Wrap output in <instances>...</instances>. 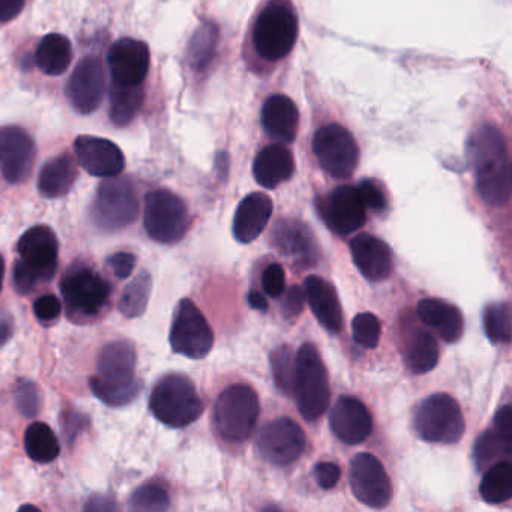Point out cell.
Segmentation results:
<instances>
[{"instance_id":"19","label":"cell","mask_w":512,"mask_h":512,"mask_svg":"<svg viewBox=\"0 0 512 512\" xmlns=\"http://www.w3.org/2000/svg\"><path fill=\"white\" fill-rule=\"evenodd\" d=\"M32 137L19 127H0V169L10 184L28 178L34 163Z\"/></svg>"},{"instance_id":"28","label":"cell","mask_w":512,"mask_h":512,"mask_svg":"<svg viewBox=\"0 0 512 512\" xmlns=\"http://www.w3.org/2000/svg\"><path fill=\"white\" fill-rule=\"evenodd\" d=\"M293 172H295V161H293L292 152L286 146H268L262 149L254 160V178L257 184L269 190L289 181Z\"/></svg>"},{"instance_id":"6","label":"cell","mask_w":512,"mask_h":512,"mask_svg":"<svg viewBox=\"0 0 512 512\" xmlns=\"http://www.w3.org/2000/svg\"><path fill=\"white\" fill-rule=\"evenodd\" d=\"M293 392L299 413L305 421H316L328 409L331 401L328 371L313 344H302L296 353Z\"/></svg>"},{"instance_id":"4","label":"cell","mask_w":512,"mask_h":512,"mask_svg":"<svg viewBox=\"0 0 512 512\" xmlns=\"http://www.w3.org/2000/svg\"><path fill=\"white\" fill-rule=\"evenodd\" d=\"M61 292L68 319L86 323L98 319L109 307L112 287L98 272L80 263L65 272Z\"/></svg>"},{"instance_id":"43","label":"cell","mask_w":512,"mask_h":512,"mask_svg":"<svg viewBox=\"0 0 512 512\" xmlns=\"http://www.w3.org/2000/svg\"><path fill=\"white\" fill-rule=\"evenodd\" d=\"M17 407L26 418H34L40 410V395L34 383L22 382L16 392Z\"/></svg>"},{"instance_id":"34","label":"cell","mask_w":512,"mask_h":512,"mask_svg":"<svg viewBox=\"0 0 512 512\" xmlns=\"http://www.w3.org/2000/svg\"><path fill=\"white\" fill-rule=\"evenodd\" d=\"M218 37H220V32H218L217 25L212 22L203 23L194 32L190 46H188V62L194 70H205L211 64L215 50H217Z\"/></svg>"},{"instance_id":"14","label":"cell","mask_w":512,"mask_h":512,"mask_svg":"<svg viewBox=\"0 0 512 512\" xmlns=\"http://www.w3.org/2000/svg\"><path fill=\"white\" fill-rule=\"evenodd\" d=\"M305 445L304 431L290 418L268 422L257 437V449L263 460L277 467H287L299 460Z\"/></svg>"},{"instance_id":"51","label":"cell","mask_w":512,"mask_h":512,"mask_svg":"<svg viewBox=\"0 0 512 512\" xmlns=\"http://www.w3.org/2000/svg\"><path fill=\"white\" fill-rule=\"evenodd\" d=\"M13 332V317L7 313H0V347L5 346L10 341V338L13 337Z\"/></svg>"},{"instance_id":"33","label":"cell","mask_w":512,"mask_h":512,"mask_svg":"<svg viewBox=\"0 0 512 512\" xmlns=\"http://www.w3.org/2000/svg\"><path fill=\"white\" fill-rule=\"evenodd\" d=\"M482 499L491 505L506 502L512 496V464L509 460L493 464L479 485Z\"/></svg>"},{"instance_id":"24","label":"cell","mask_w":512,"mask_h":512,"mask_svg":"<svg viewBox=\"0 0 512 512\" xmlns=\"http://www.w3.org/2000/svg\"><path fill=\"white\" fill-rule=\"evenodd\" d=\"M274 205L266 194L253 193L245 197L236 209L233 236L242 244H250L262 235L271 220Z\"/></svg>"},{"instance_id":"35","label":"cell","mask_w":512,"mask_h":512,"mask_svg":"<svg viewBox=\"0 0 512 512\" xmlns=\"http://www.w3.org/2000/svg\"><path fill=\"white\" fill-rule=\"evenodd\" d=\"M407 367L412 373L425 374L439 362V346L436 338L427 331H419L410 343L407 352Z\"/></svg>"},{"instance_id":"22","label":"cell","mask_w":512,"mask_h":512,"mask_svg":"<svg viewBox=\"0 0 512 512\" xmlns=\"http://www.w3.org/2000/svg\"><path fill=\"white\" fill-rule=\"evenodd\" d=\"M353 262L368 281L386 280L392 272V254L382 239L359 235L350 242Z\"/></svg>"},{"instance_id":"26","label":"cell","mask_w":512,"mask_h":512,"mask_svg":"<svg viewBox=\"0 0 512 512\" xmlns=\"http://www.w3.org/2000/svg\"><path fill=\"white\" fill-rule=\"evenodd\" d=\"M416 313L422 323L434 329L446 343H455L463 335V314L457 307L442 299H422L416 307Z\"/></svg>"},{"instance_id":"7","label":"cell","mask_w":512,"mask_h":512,"mask_svg":"<svg viewBox=\"0 0 512 512\" xmlns=\"http://www.w3.org/2000/svg\"><path fill=\"white\" fill-rule=\"evenodd\" d=\"M259 413V397L253 388L247 385L229 386L215 403V428L227 442H245L256 428Z\"/></svg>"},{"instance_id":"15","label":"cell","mask_w":512,"mask_h":512,"mask_svg":"<svg viewBox=\"0 0 512 512\" xmlns=\"http://www.w3.org/2000/svg\"><path fill=\"white\" fill-rule=\"evenodd\" d=\"M353 496L370 508H385L392 497V485L379 458L368 452L356 455L350 464Z\"/></svg>"},{"instance_id":"42","label":"cell","mask_w":512,"mask_h":512,"mask_svg":"<svg viewBox=\"0 0 512 512\" xmlns=\"http://www.w3.org/2000/svg\"><path fill=\"white\" fill-rule=\"evenodd\" d=\"M356 188H358L359 197H361L365 209H370L373 212L385 211L386 196L382 187L376 181L364 179Z\"/></svg>"},{"instance_id":"12","label":"cell","mask_w":512,"mask_h":512,"mask_svg":"<svg viewBox=\"0 0 512 512\" xmlns=\"http://www.w3.org/2000/svg\"><path fill=\"white\" fill-rule=\"evenodd\" d=\"M170 346L175 353L190 359H202L214 346V332L200 308L191 299L178 304L170 329Z\"/></svg>"},{"instance_id":"38","label":"cell","mask_w":512,"mask_h":512,"mask_svg":"<svg viewBox=\"0 0 512 512\" xmlns=\"http://www.w3.org/2000/svg\"><path fill=\"white\" fill-rule=\"evenodd\" d=\"M500 455H511V439H506L496 430L485 431L475 443V461L478 469H484Z\"/></svg>"},{"instance_id":"20","label":"cell","mask_w":512,"mask_h":512,"mask_svg":"<svg viewBox=\"0 0 512 512\" xmlns=\"http://www.w3.org/2000/svg\"><path fill=\"white\" fill-rule=\"evenodd\" d=\"M80 166L97 178H115L125 169V157L121 149L100 137L80 136L74 143Z\"/></svg>"},{"instance_id":"52","label":"cell","mask_w":512,"mask_h":512,"mask_svg":"<svg viewBox=\"0 0 512 512\" xmlns=\"http://www.w3.org/2000/svg\"><path fill=\"white\" fill-rule=\"evenodd\" d=\"M248 302H250L254 310L263 311V313L268 310V301H266L265 296L260 292H251L250 295H248Z\"/></svg>"},{"instance_id":"25","label":"cell","mask_w":512,"mask_h":512,"mask_svg":"<svg viewBox=\"0 0 512 512\" xmlns=\"http://www.w3.org/2000/svg\"><path fill=\"white\" fill-rule=\"evenodd\" d=\"M275 248L284 256L311 265L319 257L316 239L305 224L299 221H278L272 235Z\"/></svg>"},{"instance_id":"31","label":"cell","mask_w":512,"mask_h":512,"mask_svg":"<svg viewBox=\"0 0 512 512\" xmlns=\"http://www.w3.org/2000/svg\"><path fill=\"white\" fill-rule=\"evenodd\" d=\"M143 92L142 85L121 86L113 83L110 91V119L118 127H125L136 118L142 109Z\"/></svg>"},{"instance_id":"9","label":"cell","mask_w":512,"mask_h":512,"mask_svg":"<svg viewBox=\"0 0 512 512\" xmlns=\"http://www.w3.org/2000/svg\"><path fill=\"white\" fill-rule=\"evenodd\" d=\"M415 428L425 442L451 445L463 437L466 424L460 404L451 395L434 394L419 404Z\"/></svg>"},{"instance_id":"2","label":"cell","mask_w":512,"mask_h":512,"mask_svg":"<svg viewBox=\"0 0 512 512\" xmlns=\"http://www.w3.org/2000/svg\"><path fill=\"white\" fill-rule=\"evenodd\" d=\"M136 349L130 341H113L101 349L97 374L91 377L92 392L107 406H127L139 395Z\"/></svg>"},{"instance_id":"39","label":"cell","mask_w":512,"mask_h":512,"mask_svg":"<svg viewBox=\"0 0 512 512\" xmlns=\"http://www.w3.org/2000/svg\"><path fill=\"white\" fill-rule=\"evenodd\" d=\"M272 374L275 383L284 394H292L295 382L296 355L287 346H281L271 355Z\"/></svg>"},{"instance_id":"47","label":"cell","mask_w":512,"mask_h":512,"mask_svg":"<svg viewBox=\"0 0 512 512\" xmlns=\"http://www.w3.org/2000/svg\"><path fill=\"white\" fill-rule=\"evenodd\" d=\"M314 476H316L317 484L323 490H331L340 481L341 469L331 461H323V463L316 464V467H314Z\"/></svg>"},{"instance_id":"45","label":"cell","mask_w":512,"mask_h":512,"mask_svg":"<svg viewBox=\"0 0 512 512\" xmlns=\"http://www.w3.org/2000/svg\"><path fill=\"white\" fill-rule=\"evenodd\" d=\"M34 313L41 323H52L61 316L62 302L58 296L43 295L35 301Z\"/></svg>"},{"instance_id":"30","label":"cell","mask_w":512,"mask_h":512,"mask_svg":"<svg viewBox=\"0 0 512 512\" xmlns=\"http://www.w3.org/2000/svg\"><path fill=\"white\" fill-rule=\"evenodd\" d=\"M73 61V47L64 35L50 34L38 44L35 62L47 76H61Z\"/></svg>"},{"instance_id":"8","label":"cell","mask_w":512,"mask_h":512,"mask_svg":"<svg viewBox=\"0 0 512 512\" xmlns=\"http://www.w3.org/2000/svg\"><path fill=\"white\" fill-rule=\"evenodd\" d=\"M298 38V17L286 2L275 0L260 13L254 25L257 53L266 61H280L292 52Z\"/></svg>"},{"instance_id":"36","label":"cell","mask_w":512,"mask_h":512,"mask_svg":"<svg viewBox=\"0 0 512 512\" xmlns=\"http://www.w3.org/2000/svg\"><path fill=\"white\" fill-rule=\"evenodd\" d=\"M151 292L152 277L148 272H142L125 287L121 301H119V310L128 319L142 316L148 307Z\"/></svg>"},{"instance_id":"16","label":"cell","mask_w":512,"mask_h":512,"mask_svg":"<svg viewBox=\"0 0 512 512\" xmlns=\"http://www.w3.org/2000/svg\"><path fill=\"white\" fill-rule=\"evenodd\" d=\"M106 94V71L98 56H86L77 64L67 86V97L77 112L88 115L101 106Z\"/></svg>"},{"instance_id":"13","label":"cell","mask_w":512,"mask_h":512,"mask_svg":"<svg viewBox=\"0 0 512 512\" xmlns=\"http://www.w3.org/2000/svg\"><path fill=\"white\" fill-rule=\"evenodd\" d=\"M313 149L322 169L334 178H349L358 166V146L352 134L341 125L320 128L314 136Z\"/></svg>"},{"instance_id":"21","label":"cell","mask_w":512,"mask_h":512,"mask_svg":"<svg viewBox=\"0 0 512 512\" xmlns=\"http://www.w3.org/2000/svg\"><path fill=\"white\" fill-rule=\"evenodd\" d=\"M332 433L346 443L359 445L370 437L373 418L365 404L355 397H340L332 407L329 418Z\"/></svg>"},{"instance_id":"41","label":"cell","mask_w":512,"mask_h":512,"mask_svg":"<svg viewBox=\"0 0 512 512\" xmlns=\"http://www.w3.org/2000/svg\"><path fill=\"white\" fill-rule=\"evenodd\" d=\"M353 340L364 349H374L380 341V322L374 314L361 313L353 319Z\"/></svg>"},{"instance_id":"18","label":"cell","mask_w":512,"mask_h":512,"mask_svg":"<svg viewBox=\"0 0 512 512\" xmlns=\"http://www.w3.org/2000/svg\"><path fill=\"white\" fill-rule=\"evenodd\" d=\"M365 211L358 188L350 185L335 188L320 206L323 220L338 235H350L361 229L367 220Z\"/></svg>"},{"instance_id":"40","label":"cell","mask_w":512,"mask_h":512,"mask_svg":"<svg viewBox=\"0 0 512 512\" xmlns=\"http://www.w3.org/2000/svg\"><path fill=\"white\" fill-rule=\"evenodd\" d=\"M169 505V494L158 484L142 485L130 499V508L134 511H166Z\"/></svg>"},{"instance_id":"37","label":"cell","mask_w":512,"mask_h":512,"mask_svg":"<svg viewBox=\"0 0 512 512\" xmlns=\"http://www.w3.org/2000/svg\"><path fill=\"white\" fill-rule=\"evenodd\" d=\"M484 329L491 343L508 344L511 341V308L506 302L491 304L484 311Z\"/></svg>"},{"instance_id":"29","label":"cell","mask_w":512,"mask_h":512,"mask_svg":"<svg viewBox=\"0 0 512 512\" xmlns=\"http://www.w3.org/2000/svg\"><path fill=\"white\" fill-rule=\"evenodd\" d=\"M77 176L79 172L73 158L68 154L59 155L44 164L38 179V188L47 199H58L73 188Z\"/></svg>"},{"instance_id":"17","label":"cell","mask_w":512,"mask_h":512,"mask_svg":"<svg viewBox=\"0 0 512 512\" xmlns=\"http://www.w3.org/2000/svg\"><path fill=\"white\" fill-rule=\"evenodd\" d=\"M107 62L115 85L139 86L148 76L151 55L142 41L122 38L110 47Z\"/></svg>"},{"instance_id":"49","label":"cell","mask_w":512,"mask_h":512,"mask_svg":"<svg viewBox=\"0 0 512 512\" xmlns=\"http://www.w3.org/2000/svg\"><path fill=\"white\" fill-rule=\"evenodd\" d=\"M494 430L499 431L506 439L512 437V407L509 404L503 406L494 418Z\"/></svg>"},{"instance_id":"48","label":"cell","mask_w":512,"mask_h":512,"mask_svg":"<svg viewBox=\"0 0 512 512\" xmlns=\"http://www.w3.org/2000/svg\"><path fill=\"white\" fill-rule=\"evenodd\" d=\"M304 290L298 286H292L289 292L286 293V298L283 302V314L287 319H295L301 314L304 308Z\"/></svg>"},{"instance_id":"46","label":"cell","mask_w":512,"mask_h":512,"mask_svg":"<svg viewBox=\"0 0 512 512\" xmlns=\"http://www.w3.org/2000/svg\"><path fill=\"white\" fill-rule=\"evenodd\" d=\"M107 265L110 266L116 278L124 280L133 274L134 268H136V256L133 253L122 251V253H116L109 257Z\"/></svg>"},{"instance_id":"53","label":"cell","mask_w":512,"mask_h":512,"mask_svg":"<svg viewBox=\"0 0 512 512\" xmlns=\"http://www.w3.org/2000/svg\"><path fill=\"white\" fill-rule=\"evenodd\" d=\"M5 277V260L4 257L0 256V292H2V283H4Z\"/></svg>"},{"instance_id":"10","label":"cell","mask_w":512,"mask_h":512,"mask_svg":"<svg viewBox=\"0 0 512 512\" xmlns=\"http://www.w3.org/2000/svg\"><path fill=\"white\" fill-rule=\"evenodd\" d=\"M143 224L155 242L176 244L190 229V214L181 197L169 190H155L146 196Z\"/></svg>"},{"instance_id":"1","label":"cell","mask_w":512,"mask_h":512,"mask_svg":"<svg viewBox=\"0 0 512 512\" xmlns=\"http://www.w3.org/2000/svg\"><path fill=\"white\" fill-rule=\"evenodd\" d=\"M467 154L481 199L494 208L505 206L511 199V163L502 134L491 125L479 128L470 137Z\"/></svg>"},{"instance_id":"27","label":"cell","mask_w":512,"mask_h":512,"mask_svg":"<svg viewBox=\"0 0 512 512\" xmlns=\"http://www.w3.org/2000/svg\"><path fill=\"white\" fill-rule=\"evenodd\" d=\"M262 122L272 139L283 143L293 142L299 127L298 107L289 97L274 95L263 106Z\"/></svg>"},{"instance_id":"32","label":"cell","mask_w":512,"mask_h":512,"mask_svg":"<svg viewBox=\"0 0 512 512\" xmlns=\"http://www.w3.org/2000/svg\"><path fill=\"white\" fill-rule=\"evenodd\" d=\"M25 448L29 457L41 464L50 463L61 454L58 437L44 422L29 425L25 433Z\"/></svg>"},{"instance_id":"5","label":"cell","mask_w":512,"mask_h":512,"mask_svg":"<svg viewBox=\"0 0 512 512\" xmlns=\"http://www.w3.org/2000/svg\"><path fill=\"white\" fill-rule=\"evenodd\" d=\"M149 407L158 421L173 428L193 424L205 409L196 386L182 374L161 377L152 389Z\"/></svg>"},{"instance_id":"11","label":"cell","mask_w":512,"mask_h":512,"mask_svg":"<svg viewBox=\"0 0 512 512\" xmlns=\"http://www.w3.org/2000/svg\"><path fill=\"white\" fill-rule=\"evenodd\" d=\"M92 220L107 232L125 229L139 217V200L128 179L106 178L92 205Z\"/></svg>"},{"instance_id":"3","label":"cell","mask_w":512,"mask_h":512,"mask_svg":"<svg viewBox=\"0 0 512 512\" xmlns=\"http://www.w3.org/2000/svg\"><path fill=\"white\" fill-rule=\"evenodd\" d=\"M19 262L14 265L13 281L20 295H29L55 277L59 242L49 226H35L17 244Z\"/></svg>"},{"instance_id":"44","label":"cell","mask_w":512,"mask_h":512,"mask_svg":"<svg viewBox=\"0 0 512 512\" xmlns=\"http://www.w3.org/2000/svg\"><path fill=\"white\" fill-rule=\"evenodd\" d=\"M262 284L266 295L272 296V298L283 295L284 290H286V275H284V269L281 268V265H278V263L269 265L263 271Z\"/></svg>"},{"instance_id":"23","label":"cell","mask_w":512,"mask_h":512,"mask_svg":"<svg viewBox=\"0 0 512 512\" xmlns=\"http://www.w3.org/2000/svg\"><path fill=\"white\" fill-rule=\"evenodd\" d=\"M304 296L323 328L334 334L341 331L343 310L337 290L329 281L317 275H310L304 281Z\"/></svg>"},{"instance_id":"50","label":"cell","mask_w":512,"mask_h":512,"mask_svg":"<svg viewBox=\"0 0 512 512\" xmlns=\"http://www.w3.org/2000/svg\"><path fill=\"white\" fill-rule=\"evenodd\" d=\"M26 0H0V23H8L16 19L23 8Z\"/></svg>"}]
</instances>
